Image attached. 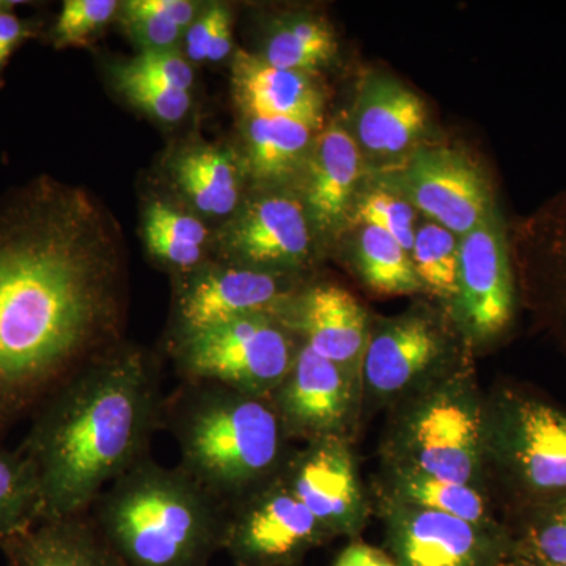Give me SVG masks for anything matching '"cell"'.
<instances>
[{
  "label": "cell",
  "instance_id": "34",
  "mask_svg": "<svg viewBox=\"0 0 566 566\" xmlns=\"http://www.w3.org/2000/svg\"><path fill=\"white\" fill-rule=\"evenodd\" d=\"M118 10L120 3L115 0H66L50 32L44 35L57 50L84 46L117 17Z\"/></svg>",
  "mask_w": 566,
  "mask_h": 566
},
{
  "label": "cell",
  "instance_id": "24",
  "mask_svg": "<svg viewBox=\"0 0 566 566\" xmlns=\"http://www.w3.org/2000/svg\"><path fill=\"white\" fill-rule=\"evenodd\" d=\"M439 353L441 340L428 319H394L371 335L365 348L368 385L379 394L400 392L434 363Z\"/></svg>",
  "mask_w": 566,
  "mask_h": 566
},
{
  "label": "cell",
  "instance_id": "13",
  "mask_svg": "<svg viewBox=\"0 0 566 566\" xmlns=\"http://www.w3.org/2000/svg\"><path fill=\"white\" fill-rule=\"evenodd\" d=\"M349 400V378L344 368L304 344L271 397L285 434L311 442L337 436L348 415Z\"/></svg>",
  "mask_w": 566,
  "mask_h": 566
},
{
  "label": "cell",
  "instance_id": "7",
  "mask_svg": "<svg viewBox=\"0 0 566 566\" xmlns=\"http://www.w3.org/2000/svg\"><path fill=\"white\" fill-rule=\"evenodd\" d=\"M300 292V275L212 259L174 282L167 344L244 316L273 315L283 319Z\"/></svg>",
  "mask_w": 566,
  "mask_h": 566
},
{
  "label": "cell",
  "instance_id": "43",
  "mask_svg": "<svg viewBox=\"0 0 566 566\" xmlns=\"http://www.w3.org/2000/svg\"><path fill=\"white\" fill-rule=\"evenodd\" d=\"M506 566H510V564H509V565H506Z\"/></svg>",
  "mask_w": 566,
  "mask_h": 566
},
{
  "label": "cell",
  "instance_id": "39",
  "mask_svg": "<svg viewBox=\"0 0 566 566\" xmlns=\"http://www.w3.org/2000/svg\"><path fill=\"white\" fill-rule=\"evenodd\" d=\"M227 7L229 6H226V3H211V6L205 7L199 18L186 31L185 57L189 62L197 63V65L207 62L212 36H214L216 29H218L219 21H221Z\"/></svg>",
  "mask_w": 566,
  "mask_h": 566
},
{
  "label": "cell",
  "instance_id": "40",
  "mask_svg": "<svg viewBox=\"0 0 566 566\" xmlns=\"http://www.w3.org/2000/svg\"><path fill=\"white\" fill-rule=\"evenodd\" d=\"M334 566H400L397 560L365 543H353L338 556Z\"/></svg>",
  "mask_w": 566,
  "mask_h": 566
},
{
  "label": "cell",
  "instance_id": "27",
  "mask_svg": "<svg viewBox=\"0 0 566 566\" xmlns=\"http://www.w3.org/2000/svg\"><path fill=\"white\" fill-rule=\"evenodd\" d=\"M354 259L364 281L376 293L409 294L423 290L411 253L375 227H359Z\"/></svg>",
  "mask_w": 566,
  "mask_h": 566
},
{
  "label": "cell",
  "instance_id": "12",
  "mask_svg": "<svg viewBox=\"0 0 566 566\" xmlns=\"http://www.w3.org/2000/svg\"><path fill=\"white\" fill-rule=\"evenodd\" d=\"M364 159L344 122L331 123L316 136L294 191L319 243L348 227L354 200L364 186Z\"/></svg>",
  "mask_w": 566,
  "mask_h": 566
},
{
  "label": "cell",
  "instance_id": "17",
  "mask_svg": "<svg viewBox=\"0 0 566 566\" xmlns=\"http://www.w3.org/2000/svg\"><path fill=\"white\" fill-rule=\"evenodd\" d=\"M423 99L387 74H371L354 104L352 132L363 155L386 163L403 161L427 133Z\"/></svg>",
  "mask_w": 566,
  "mask_h": 566
},
{
  "label": "cell",
  "instance_id": "1",
  "mask_svg": "<svg viewBox=\"0 0 566 566\" xmlns=\"http://www.w3.org/2000/svg\"><path fill=\"white\" fill-rule=\"evenodd\" d=\"M117 222L80 186L41 175L0 202V441L125 338Z\"/></svg>",
  "mask_w": 566,
  "mask_h": 566
},
{
  "label": "cell",
  "instance_id": "4",
  "mask_svg": "<svg viewBox=\"0 0 566 566\" xmlns=\"http://www.w3.org/2000/svg\"><path fill=\"white\" fill-rule=\"evenodd\" d=\"M88 515L126 566H210L222 551L226 505L151 455L111 483Z\"/></svg>",
  "mask_w": 566,
  "mask_h": 566
},
{
  "label": "cell",
  "instance_id": "41",
  "mask_svg": "<svg viewBox=\"0 0 566 566\" xmlns=\"http://www.w3.org/2000/svg\"><path fill=\"white\" fill-rule=\"evenodd\" d=\"M233 50V13L230 7L223 11L214 36H212L210 50H208L207 62L219 63L229 57Z\"/></svg>",
  "mask_w": 566,
  "mask_h": 566
},
{
  "label": "cell",
  "instance_id": "37",
  "mask_svg": "<svg viewBox=\"0 0 566 566\" xmlns=\"http://www.w3.org/2000/svg\"><path fill=\"white\" fill-rule=\"evenodd\" d=\"M18 6H22V2L0 0V85L14 52L29 40L44 33L40 21L24 20L17 13Z\"/></svg>",
  "mask_w": 566,
  "mask_h": 566
},
{
  "label": "cell",
  "instance_id": "20",
  "mask_svg": "<svg viewBox=\"0 0 566 566\" xmlns=\"http://www.w3.org/2000/svg\"><path fill=\"white\" fill-rule=\"evenodd\" d=\"M479 447V417L461 398L441 395L417 417L412 430L416 471L469 485Z\"/></svg>",
  "mask_w": 566,
  "mask_h": 566
},
{
  "label": "cell",
  "instance_id": "23",
  "mask_svg": "<svg viewBox=\"0 0 566 566\" xmlns=\"http://www.w3.org/2000/svg\"><path fill=\"white\" fill-rule=\"evenodd\" d=\"M140 232L148 256L174 282L212 260L214 233L196 212L170 197H150L145 202Z\"/></svg>",
  "mask_w": 566,
  "mask_h": 566
},
{
  "label": "cell",
  "instance_id": "32",
  "mask_svg": "<svg viewBox=\"0 0 566 566\" xmlns=\"http://www.w3.org/2000/svg\"><path fill=\"white\" fill-rule=\"evenodd\" d=\"M512 560L566 565V501L532 512L521 538L512 542Z\"/></svg>",
  "mask_w": 566,
  "mask_h": 566
},
{
  "label": "cell",
  "instance_id": "10",
  "mask_svg": "<svg viewBox=\"0 0 566 566\" xmlns=\"http://www.w3.org/2000/svg\"><path fill=\"white\" fill-rule=\"evenodd\" d=\"M502 453L531 512L566 501V412L513 397L501 431Z\"/></svg>",
  "mask_w": 566,
  "mask_h": 566
},
{
  "label": "cell",
  "instance_id": "35",
  "mask_svg": "<svg viewBox=\"0 0 566 566\" xmlns=\"http://www.w3.org/2000/svg\"><path fill=\"white\" fill-rule=\"evenodd\" d=\"M126 70L175 91L189 92L193 85L192 63L175 50L140 51L133 61L122 63Z\"/></svg>",
  "mask_w": 566,
  "mask_h": 566
},
{
  "label": "cell",
  "instance_id": "9",
  "mask_svg": "<svg viewBox=\"0 0 566 566\" xmlns=\"http://www.w3.org/2000/svg\"><path fill=\"white\" fill-rule=\"evenodd\" d=\"M392 182L428 221L464 237L493 214L490 185L471 159L450 148H417L395 164Z\"/></svg>",
  "mask_w": 566,
  "mask_h": 566
},
{
  "label": "cell",
  "instance_id": "14",
  "mask_svg": "<svg viewBox=\"0 0 566 566\" xmlns=\"http://www.w3.org/2000/svg\"><path fill=\"white\" fill-rule=\"evenodd\" d=\"M164 172L174 199L205 222H226L251 191L240 148L226 144L197 140L181 145L167 156Z\"/></svg>",
  "mask_w": 566,
  "mask_h": 566
},
{
  "label": "cell",
  "instance_id": "26",
  "mask_svg": "<svg viewBox=\"0 0 566 566\" xmlns=\"http://www.w3.org/2000/svg\"><path fill=\"white\" fill-rule=\"evenodd\" d=\"M337 54V40L329 22L315 14H290L274 22L259 57L277 69L316 74Z\"/></svg>",
  "mask_w": 566,
  "mask_h": 566
},
{
  "label": "cell",
  "instance_id": "15",
  "mask_svg": "<svg viewBox=\"0 0 566 566\" xmlns=\"http://www.w3.org/2000/svg\"><path fill=\"white\" fill-rule=\"evenodd\" d=\"M392 545L400 566H506L512 560V543L417 506L395 523Z\"/></svg>",
  "mask_w": 566,
  "mask_h": 566
},
{
  "label": "cell",
  "instance_id": "3",
  "mask_svg": "<svg viewBox=\"0 0 566 566\" xmlns=\"http://www.w3.org/2000/svg\"><path fill=\"white\" fill-rule=\"evenodd\" d=\"M161 430L178 468L223 505L281 475L290 458L271 398L214 382L180 381L164 397Z\"/></svg>",
  "mask_w": 566,
  "mask_h": 566
},
{
  "label": "cell",
  "instance_id": "6",
  "mask_svg": "<svg viewBox=\"0 0 566 566\" xmlns=\"http://www.w3.org/2000/svg\"><path fill=\"white\" fill-rule=\"evenodd\" d=\"M322 243L293 188L253 189L216 230L212 259L270 273L300 275Z\"/></svg>",
  "mask_w": 566,
  "mask_h": 566
},
{
  "label": "cell",
  "instance_id": "38",
  "mask_svg": "<svg viewBox=\"0 0 566 566\" xmlns=\"http://www.w3.org/2000/svg\"><path fill=\"white\" fill-rule=\"evenodd\" d=\"M203 9L202 3L192 0H128L120 3L118 11L128 14H151L188 31Z\"/></svg>",
  "mask_w": 566,
  "mask_h": 566
},
{
  "label": "cell",
  "instance_id": "5",
  "mask_svg": "<svg viewBox=\"0 0 566 566\" xmlns=\"http://www.w3.org/2000/svg\"><path fill=\"white\" fill-rule=\"evenodd\" d=\"M303 342L282 318L251 315L166 344L180 381L273 397Z\"/></svg>",
  "mask_w": 566,
  "mask_h": 566
},
{
  "label": "cell",
  "instance_id": "25",
  "mask_svg": "<svg viewBox=\"0 0 566 566\" xmlns=\"http://www.w3.org/2000/svg\"><path fill=\"white\" fill-rule=\"evenodd\" d=\"M515 245L523 274L566 331V191L520 227Z\"/></svg>",
  "mask_w": 566,
  "mask_h": 566
},
{
  "label": "cell",
  "instance_id": "8",
  "mask_svg": "<svg viewBox=\"0 0 566 566\" xmlns=\"http://www.w3.org/2000/svg\"><path fill=\"white\" fill-rule=\"evenodd\" d=\"M326 536L281 475L226 505L222 551L234 566H296Z\"/></svg>",
  "mask_w": 566,
  "mask_h": 566
},
{
  "label": "cell",
  "instance_id": "42",
  "mask_svg": "<svg viewBox=\"0 0 566 566\" xmlns=\"http://www.w3.org/2000/svg\"><path fill=\"white\" fill-rule=\"evenodd\" d=\"M510 566H566V565L535 564V562L510 560Z\"/></svg>",
  "mask_w": 566,
  "mask_h": 566
},
{
  "label": "cell",
  "instance_id": "19",
  "mask_svg": "<svg viewBox=\"0 0 566 566\" xmlns=\"http://www.w3.org/2000/svg\"><path fill=\"white\" fill-rule=\"evenodd\" d=\"M283 322L318 356L348 370L367 340L363 305L337 285H312L296 294Z\"/></svg>",
  "mask_w": 566,
  "mask_h": 566
},
{
  "label": "cell",
  "instance_id": "29",
  "mask_svg": "<svg viewBox=\"0 0 566 566\" xmlns=\"http://www.w3.org/2000/svg\"><path fill=\"white\" fill-rule=\"evenodd\" d=\"M411 259L424 290L441 300L457 301L460 237L424 219L417 229Z\"/></svg>",
  "mask_w": 566,
  "mask_h": 566
},
{
  "label": "cell",
  "instance_id": "30",
  "mask_svg": "<svg viewBox=\"0 0 566 566\" xmlns=\"http://www.w3.org/2000/svg\"><path fill=\"white\" fill-rule=\"evenodd\" d=\"M419 223V211L392 182L376 181L360 188L348 227H375L411 253Z\"/></svg>",
  "mask_w": 566,
  "mask_h": 566
},
{
  "label": "cell",
  "instance_id": "31",
  "mask_svg": "<svg viewBox=\"0 0 566 566\" xmlns=\"http://www.w3.org/2000/svg\"><path fill=\"white\" fill-rule=\"evenodd\" d=\"M400 490L403 491L405 501L417 509L444 513L476 527H483L485 523V502L482 495L463 483L447 482L438 476L412 471L403 475Z\"/></svg>",
  "mask_w": 566,
  "mask_h": 566
},
{
  "label": "cell",
  "instance_id": "18",
  "mask_svg": "<svg viewBox=\"0 0 566 566\" xmlns=\"http://www.w3.org/2000/svg\"><path fill=\"white\" fill-rule=\"evenodd\" d=\"M316 74L283 70L243 50L234 52L232 93L241 115L283 117L324 128V92Z\"/></svg>",
  "mask_w": 566,
  "mask_h": 566
},
{
  "label": "cell",
  "instance_id": "36",
  "mask_svg": "<svg viewBox=\"0 0 566 566\" xmlns=\"http://www.w3.org/2000/svg\"><path fill=\"white\" fill-rule=\"evenodd\" d=\"M118 20L134 43L139 44L140 51L175 50L181 39H185V29L174 22L159 20L151 14H128L118 11Z\"/></svg>",
  "mask_w": 566,
  "mask_h": 566
},
{
  "label": "cell",
  "instance_id": "16",
  "mask_svg": "<svg viewBox=\"0 0 566 566\" xmlns=\"http://www.w3.org/2000/svg\"><path fill=\"white\" fill-rule=\"evenodd\" d=\"M281 479L327 534L352 531L359 512V485L352 455L337 436L316 439L290 455Z\"/></svg>",
  "mask_w": 566,
  "mask_h": 566
},
{
  "label": "cell",
  "instance_id": "22",
  "mask_svg": "<svg viewBox=\"0 0 566 566\" xmlns=\"http://www.w3.org/2000/svg\"><path fill=\"white\" fill-rule=\"evenodd\" d=\"M241 120L240 153L252 188L294 189L322 129L283 117L241 115Z\"/></svg>",
  "mask_w": 566,
  "mask_h": 566
},
{
  "label": "cell",
  "instance_id": "28",
  "mask_svg": "<svg viewBox=\"0 0 566 566\" xmlns=\"http://www.w3.org/2000/svg\"><path fill=\"white\" fill-rule=\"evenodd\" d=\"M41 520L39 480L20 450L0 444V543Z\"/></svg>",
  "mask_w": 566,
  "mask_h": 566
},
{
  "label": "cell",
  "instance_id": "2",
  "mask_svg": "<svg viewBox=\"0 0 566 566\" xmlns=\"http://www.w3.org/2000/svg\"><path fill=\"white\" fill-rule=\"evenodd\" d=\"M164 397L158 360L128 340L48 395L18 447L39 480L40 521L88 513L111 483L150 457Z\"/></svg>",
  "mask_w": 566,
  "mask_h": 566
},
{
  "label": "cell",
  "instance_id": "33",
  "mask_svg": "<svg viewBox=\"0 0 566 566\" xmlns=\"http://www.w3.org/2000/svg\"><path fill=\"white\" fill-rule=\"evenodd\" d=\"M115 87L137 109L163 123L182 120L191 111L192 96L189 92L175 91L139 74H134L123 65L112 69Z\"/></svg>",
  "mask_w": 566,
  "mask_h": 566
},
{
  "label": "cell",
  "instance_id": "11",
  "mask_svg": "<svg viewBox=\"0 0 566 566\" xmlns=\"http://www.w3.org/2000/svg\"><path fill=\"white\" fill-rule=\"evenodd\" d=\"M458 314L482 340L509 329L516 308L515 274L504 226L497 212L460 238Z\"/></svg>",
  "mask_w": 566,
  "mask_h": 566
},
{
  "label": "cell",
  "instance_id": "21",
  "mask_svg": "<svg viewBox=\"0 0 566 566\" xmlns=\"http://www.w3.org/2000/svg\"><path fill=\"white\" fill-rule=\"evenodd\" d=\"M6 566H126L91 515L40 521L0 543Z\"/></svg>",
  "mask_w": 566,
  "mask_h": 566
}]
</instances>
